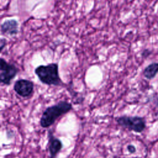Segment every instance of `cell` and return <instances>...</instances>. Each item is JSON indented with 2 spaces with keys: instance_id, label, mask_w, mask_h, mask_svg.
I'll return each instance as SVG.
<instances>
[{
  "instance_id": "cell-1",
  "label": "cell",
  "mask_w": 158,
  "mask_h": 158,
  "mask_svg": "<svg viewBox=\"0 0 158 158\" xmlns=\"http://www.w3.org/2000/svg\"><path fill=\"white\" fill-rule=\"evenodd\" d=\"M72 109V104L66 101H60L54 105L48 107L41 116L40 120V126L43 128L50 127L59 117L69 113Z\"/></svg>"
},
{
  "instance_id": "cell-2",
  "label": "cell",
  "mask_w": 158,
  "mask_h": 158,
  "mask_svg": "<svg viewBox=\"0 0 158 158\" xmlns=\"http://www.w3.org/2000/svg\"><path fill=\"white\" fill-rule=\"evenodd\" d=\"M35 73L43 84L55 86H61L63 85L57 63L40 65L35 68Z\"/></svg>"
},
{
  "instance_id": "cell-3",
  "label": "cell",
  "mask_w": 158,
  "mask_h": 158,
  "mask_svg": "<svg viewBox=\"0 0 158 158\" xmlns=\"http://www.w3.org/2000/svg\"><path fill=\"white\" fill-rule=\"evenodd\" d=\"M116 122L121 127L136 133L142 132L146 128V121L143 117L135 116H122L116 118Z\"/></svg>"
},
{
  "instance_id": "cell-4",
  "label": "cell",
  "mask_w": 158,
  "mask_h": 158,
  "mask_svg": "<svg viewBox=\"0 0 158 158\" xmlns=\"http://www.w3.org/2000/svg\"><path fill=\"white\" fill-rule=\"evenodd\" d=\"M0 84L9 86L11 84L17 73L19 69L13 64H9L2 58H0Z\"/></svg>"
},
{
  "instance_id": "cell-5",
  "label": "cell",
  "mask_w": 158,
  "mask_h": 158,
  "mask_svg": "<svg viewBox=\"0 0 158 158\" xmlns=\"http://www.w3.org/2000/svg\"><path fill=\"white\" fill-rule=\"evenodd\" d=\"M14 90L23 98H30L34 92V83L28 79H19L14 84Z\"/></svg>"
},
{
  "instance_id": "cell-6",
  "label": "cell",
  "mask_w": 158,
  "mask_h": 158,
  "mask_svg": "<svg viewBox=\"0 0 158 158\" xmlns=\"http://www.w3.org/2000/svg\"><path fill=\"white\" fill-rule=\"evenodd\" d=\"M48 139L49 158H57V155L63 148L62 142L54 136L52 130H49L48 132Z\"/></svg>"
},
{
  "instance_id": "cell-7",
  "label": "cell",
  "mask_w": 158,
  "mask_h": 158,
  "mask_svg": "<svg viewBox=\"0 0 158 158\" xmlns=\"http://www.w3.org/2000/svg\"><path fill=\"white\" fill-rule=\"evenodd\" d=\"M18 23L15 20H9L1 25V31L3 33L14 35L17 33Z\"/></svg>"
},
{
  "instance_id": "cell-8",
  "label": "cell",
  "mask_w": 158,
  "mask_h": 158,
  "mask_svg": "<svg viewBox=\"0 0 158 158\" xmlns=\"http://www.w3.org/2000/svg\"><path fill=\"white\" fill-rule=\"evenodd\" d=\"M158 73V62L149 64L143 70V75L145 78L151 80L156 77Z\"/></svg>"
},
{
  "instance_id": "cell-9",
  "label": "cell",
  "mask_w": 158,
  "mask_h": 158,
  "mask_svg": "<svg viewBox=\"0 0 158 158\" xmlns=\"http://www.w3.org/2000/svg\"><path fill=\"white\" fill-rule=\"evenodd\" d=\"M6 44V40L4 38H0V52L4 49Z\"/></svg>"
},
{
  "instance_id": "cell-10",
  "label": "cell",
  "mask_w": 158,
  "mask_h": 158,
  "mask_svg": "<svg viewBox=\"0 0 158 158\" xmlns=\"http://www.w3.org/2000/svg\"><path fill=\"white\" fill-rule=\"evenodd\" d=\"M151 51L149 49H144L142 53H141V56L143 57H144V58H146L147 57H148L151 54Z\"/></svg>"
},
{
  "instance_id": "cell-11",
  "label": "cell",
  "mask_w": 158,
  "mask_h": 158,
  "mask_svg": "<svg viewBox=\"0 0 158 158\" xmlns=\"http://www.w3.org/2000/svg\"><path fill=\"white\" fill-rule=\"evenodd\" d=\"M127 149L130 153H134L136 151V148L135 147V146L131 144H130L127 146Z\"/></svg>"
},
{
  "instance_id": "cell-12",
  "label": "cell",
  "mask_w": 158,
  "mask_h": 158,
  "mask_svg": "<svg viewBox=\"0 0 158 158\" xmlns=\"http://www.w3.org/2000/svg\"><path fill=\"white\" fill-rule=\"evenodd\" d=\"M4 158H6V157H4Z\"/></svg>"
}]
</instances>
